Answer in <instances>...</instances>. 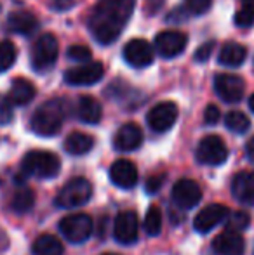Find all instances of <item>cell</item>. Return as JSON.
I'll list each match as a JSON object with an SVG mask.
<instances>
[{"instance_id": "cell-17", "label": "cell", "mask_w": 254, "mask_h": 255, "mask_svg": "<svg viewBox=\"0 0 254 255\" xmlns=\"http://www.w3.org/2000/svg\"><path fill=\"white\" fill-rule=\"evenodd\" d=\"M110 179L115 186L122 189H131L138 182V168L129 160H117L110 167Z\"/></svg>"}, {"instance_id": "cell-26", "label": "cell", "mask_w": 254, "mask_h": 255, "mask_svg": "<svg viewBox=\"0 0 254 255\" xmlns=\"http://www.w3.org/2000/svg\"><path fill=\"white\" fill-rule=\"evenodd\" d=\"M33 203H35V193L31 191L30 188H21L14 193L10 207H12V210L17 212V214H24V212L31 210Z\"/></svg>"}, {"instance_id": "cell-18", "label": "cell", "mask_w": 254, "mask_h": 255, "mask_svg": "<svg viewBox=\"0 0 254 255\" xmlns=\"http://www.w3.org/2000/svg\"><path fill=\"white\" fill-rule=\"evenodd\" d=\"M143 142V132L136 124H126L117 130L113 146L119 151H134L141 146Z\"/></svg>"}, {"instance_id": "cell-11", "label": "cell", "mask_w": 254, "mask_h": 255, "mask_svg": "<svg viewBox=\"0 0 254 255\" xmlns=\"http://www.w3.org/2000/svg\"><path fill=\"white\" fill-rule=\"evenodd\" d=\"M185 47H187V35L178 30H166L155 37V51L166 59L180 56Z\"/></svg>"}, {"instance_id": "cell-23", "label": "cell", "mask_w": 254, "mask_h": 255, "mask_svg": "<svg viewBox=\"0 0 254 255\" xmlns=\"http://www.w3.org/2000/svg\"><path fill=\"white\" fill-rule=\"evenodd\" d=\"M246 56H248V49L244 45L237 44V42H228L223 49L220 51V64L228 68H239L242 63L246 61Z\"/></svg>"}, {"instance_id": "cell-29", "label": "cell", "mask_w": 254, "mask_h": 255, "mask_svg": "<svg viewBox=\"0 0 254 255\" xmlns=\"http://www.w3.org/2000/svg\"><path fill=\"white\" fill-rule=\"evenodd\" d=\"M16 45L9 40H3L0 42V73L7 71L14 63H16Z\"/></svg>"}, {"instance_id": "cell-3", "label": "cell", "mask_w": 254, "mask_h": 255, "mask_svg": "<svg viewBox=\"0 0 254 255\" xmlns=\"http://www.w3.org/2000/svg\"><path fill=\"white\" fill-rule=\"evenodd\" d=\"M59 158L51 151H30L24 154L21 170L23 175H35L40 179H51L56 177L59 172Z\"/></svg>"}, {"instance_id": "cell-24", "label": "cell", "mask_w": 254, "mask_h": 255, "mask_svg": "<svg viewBox=\"0 0 254 255\" xmlns=\"http://www.w3.org/2000/svg\"><path fill=\"white\" fill-rule=\"evenodd\" d=\"M92 146H94V139L89 134H84V132H71L64 139V149L70 154H75V156L89 153L92 149Z\"/></svg>"}, {"instance_id": "cell-7", "label": "cell", "mask_w": 254, "mask_h": 255, "mask_svg": "<svg viewBox=\"0 0 254 255\" xmlns=\"http://www.w3.org/2000/svg\"><path fill=\"white\" fill-rule=\"evenodd\" d=\"M197 160L204 165H221L228 158V148L218 135H206L197 146Z\"/></svg>"}, {"instance_id": "cell-36", "label": "cell", "mask_w": 254, "mask_h": 255, "mask_svg": "<svg viewBox=\"0 0 254 255\" xmlns=\"http://www.w3.org/2000/svg\"><path fill=\"white\" fill-rule=\"evenodd\" d=\"M218 120H220V110H218V106H214V104H209V106L206 108V111H204V122H206L207 125H214V124H218Z\"/></svg>"}, {"instance_id": "cell-1", "label": "cell", "mask_w": 254, "mask_h": 255, "mask_svg": "<svg viewBox=\"0 0 254 255\" xmlns=\"http://www.w3.org/2000/svg\"><path fill=\"white\" fill-rule=\"evenodd\" d=\"M134 10V0H99L89 16V30L96 42L110 45L120 37Z\"/></svg>"}, {"instance_id": "cell-33", "label": "cell", "mask_w": 254, "mask_h": 255, "mask_svg": "<svg viewBox=\"0 0 254 255\" xmlns=\"http://www.w3.org/2000/svg\"><path fill=\"white\" fill-rule=\"evenodd\" d=\"M14 118L12 113V103L9 101V98H3L0 96V125L10 124Z\"/></svg>"}, {"instance_id": "cell-27", "label": "cell", "mask_w": 254, "mask_h": 255, "mask_svg": "<svg viewBox=\"0 0 254 255\" xmlns=\"http://www.w3.org/2000/svg\"><path fill=\"white\" fill-rule=\"evenodd\" d=\"M235 24L239 28H251L254 24V0H241L235 12Z\"/></svg>"}, {"instance_id": "cell-25", "label": "cell", "mask_w": 254, "mask_h": 255, "mask_svg": "<svg viewBox=\"0 0 254 255\" xmlns=\"http://www.w3.org/2000/svg\"><path fill=\"white\" fill-rule=\"evenodd\" d=\"M31 252H33V255H63L64 247L56 236L42 235L35 240L33 247H31Z\"/></svg>"}, {"instance_id": "cell-19", "label": "cell", "mask_w": 254, "mask_h": 255, "mask_svg": "<svg viewBox=\"0 0 254 255\" xmlns=\"http://www.w3.org/2000/svg\"><path fill=\"white\" fill-rule=\"evenodd\" d=\"M232 193L241 203L254 205V172H239L232 181Z\"/></svg>"}, {"instance_id": "cell-13", "label": "cell", "mask_w": 254, "mask_h": 255, "mask_svg": "<svg viewBox=\"0 0 254 255\" xmlns=\"http://www.w3.org/2000/svg\"><path fill=\"white\" fill-rule=\"evenodd\" d=\"M138 215L131 210L120 212L115 219V226H113V236L119 243L122 245H131L138 240Z\"/></svg>"}, {"instance_id": "cell-41", "label": "cell", "mask_w": 254, "mask_h": 255, "mask_svg": "<svg viewBox=\"0 0 254 255\" xmlns=\"http://www.w3.org/2000/svg\"><path fill=\"white\" fill-rule=\"evenodd\" d=\"M103 255H117V254H103Z\"/></svg>"}, {"instance_id": "cell-9", "label": "cell", "mask_w": 254, "mask_h": 255, "mask_svg": "<svg viewBox=\"0 0 254 255\" xmlns=\"http://www.w3.org/2000/svg\"><path fill=\"white\" fill-rule=\"evenodd\" d=\"M178 106L171 101H164L159 103L148 111V117H146V122H148L150 128L155 132H167L178 120Z\"/></svg>"}, {"instance_id": "cell-31", "label": "cell", "mask_w": 254, "mask_h": 255, "mask_svg": "<svg viewBox=\"0 0 254 255\" xmlns=\"http://www.w3.org/2000/svg\"><path fill=\"white\" fill-rule=\"evenodd\" d=\"M249 224H251V219H249V215L246 214V212H232L230 217H228L227 229L241 233V231H244V229H248Z\"/></svg>"}, {"instance_id": "cell-16", "label": "cell", "mask_w": 254, "mask_h": 255, "mask_svg": "<svg viewBox=\"0 0 254 255\" xmlns=\"http://www.w3.org/2000/svg\"><path fill=\"white\" fill-rule=\"evenodd\" d=\"M213 250L216 255H244L246 243L241 233L237 231H227L220 233L213 242Z\"/></svg>"}, {"instance_id": "cell-2", "label": "cell", "mask_w": 254, "mask_h": 255, "mask_svg": "<svg viewBox=\"0 0 254 255\" xmlns=\"http://www.w3.org/2000/svg\"><path fill=\"white\" fill-rule=\"evenodd\" d=\"M64 115H66V108L61 99H51L35 110L30 122L31 130L42 137H51L59 132L64 122Z\"/></svg>"}, {"instance_id": "cell-30", "label": "cell", "mask_w": 254, "mask_h": 255, "mask_svg": "<svg viewBox=\"0 0 254 255\" xmlns=\"http://www.w3.org/2000/svg\"><path fill=\"white\" fill-rule=\"evenodd\" d=\"M162 229V214L159 207H150L145 215V231L150 236H157Z\"/></svg>"}, {"instance_id": "cell-40", "label": "cell", "mask_w": 254, "mask_h": 255, "mask_svg": "<svg viewBox=\"0 0 254 255\" xmlns=\"http://www.w3.org/2000/svg\"><path fill=\"white\" fill-rule=\"evenodd\" d=\"M249 108H251V111L254 113V94L251 96V99H249Z\"/></svg>"}, {"instance_id": "cell-35", "label": "cell", "mask_w": 254, "mask_h": 255, "mask_svg": "<svg viewBox=\"0 0 254 255\" xmlns=\"http://www.w3.org/2000/svg\"><path fill=\"white\" fill-rule=\"evenodd\" d=\"M213 49H214V42H206L202 47L197 49V52H195V61H197V63H206V61L211 57Z\"/></svg>"}, {"instance_id": "cell-15", "label": "cell", "mask_w": 254, "mask_h": 255, "mask_svg": "<svg viewBox=\"0 0 254 255\" xmlns=\"http://www.w3.org/2000/svg\"><path fill=\"white\" fill-rule=\"evenodd\" d=\"M228 215V208L221 203H211L204 207L193 219V228L199 233H209Z\"/></svg>"}, {"instance_id": "cell-5", "label": "cell", "mask_w": 254, "mask_h": 255, "mask_svg": "<svg viewBox=\"0 0 254 255\" xmlns=\"http://www.w3.org/2000/svg\"><path fill=\"white\" fill-rule=\"evenodd\" d=\"M92 196V184L84 177L71 179L59 189L56 196V205L61 208H75L87 203Z\"/></svg>"}, {"instance_id": "cell-32", "label": "cell", "mask_w": 254, "mask_h": 255, "mask_svg": "<svg viewBox=\"0 0 254 255\" xmlns=\"http://www.w3.org/2000/svg\"><path fill=\"white\" fill-rule=\"evenodd\" d=\"M68 57L73 61H80V63H87L91 61V49L85 45H71L68 49Z\"/></svg>"}, {"instance_id": "cell-21", "label": "cell", "mask_w": 254, "mask_h": 255, "mask_svg": "<svg viewBox=\"0 0 254 255\" xmlns=\"http://www.w3.org/2000/svg\"><path fill=\"white\" fill-rule=\"evenodd\" d=\"M35 94H37V91H35V85L30 80H26V78H14L7 98L16 106H24V104H28L35 98Z\"/></svg>"}, {"instance_id": "cell-34", "label": "cell", "mask_w": 254, "mask_h": 255, "mask_svg": "<svg viewBox=\"0 0 254 255\" xmlns=\"http://www.w3.org/2000/svg\"><path fill=\"white\" fill-rule=\"evenodd\" d=\"M213 0H185V5L192 14H204L211 9Z\"/></svg>"}, {"instance_id": "cell-20", "label": "cell", "mask_w": 254, "mask_h": 255, "mask_svg": "<svg viewBox=\"0 0 254 255\" xmlns=\"http://www.w3.org/2000/svg\"><path fill=\"white\" fill-rule=\"evenodd\" d=\"M5 26L9 31L19 35H31L38 28V19L31 12L26 10H16V12H10L9 17L5 21Z\"/></svg>"}, {"instance_id": "cell-4", "label": "cell", "mask_w": 254, "mask_h": 255, "mask_svg": "<svg viewBox=\"0 0 254 255\" xmlns=\"http://www.w3.org/2000/svg\"><path fill=\"white\" fill-rule=\"evenodd\" d=\"M58 54V38L51 33H44L42 37L37 38V42L33 44V49H31V66L38 73H44V71L51 70L56 64Z\"/></svg>"}, {"instance_id": "cell-28", "label": "cell", "mask_w": 254, "mask_h": 255, "mask_svg": "<svg viewBox=\"0 0 254 255\" xmlns=\"http://www.w3.org/2000/svg\"><path fill=\"white\" fill-rule=\"evenodd\" d=\"M225 125H227L228 130L235 132V134H244L251 127V122L242 111H230L225 118Z\"/></svg>"}, {"instance_id": "cell-38", "label": "cell", "mask_w": 254, "mask_h": 255, "mask_svg": "<svg viewBox=\"0 0 254 255\" xmlns=\"http://www.w3.org/2000/svg\"><path fill=\"white\" fill-rule=\"evenodd\" d=\"M73 3H75L73 0H54L52 7H54L56 10H66V9H70Z\"/></svg>"}, {"instance_id": "cell-6", "label": "cell", "mask_w": 254, "mask_h": 255, "mask_svg": "<svg viewBox=\"0 0 254 255\" xmlns=\"http://www.w3.org/2000/svg\"><path fill=\"white\" fill-rule=\"evenodd\" d=\"M59 231L71 243H84L92 235V219L87 214H71L61 219Z\"/></svg>"}, {"instance_id": "cell-14", "label": "cell", "mask_w": 254, "mask_h": 255, "mask_svg": "<svg viewBox=\"0 0 254 255\" xmlns=\"http://www.w3.org/2000/svg\"><path fill=\"white\" fill-rule=\"evenodd\" d=\"M173 200L181 208H193L202 200V189L192 179H181L173 188Z\"/></svg>"}, {"instance_id": "cell-8", "label": "cell", "mask_w": 254, "mask_h": 255, "mask_svg": "<svg viewBox=\"0 0 254 255\" xmlns=\"http://www.w3.org/2000/svg\"><path fill=\"white\" fill-rule=\"evenodd\" d=\"M103 75H105V68L101 63L87 61L80 66L70 68L64 73V82L73 87H85V85H94L96 82H99Z\"/></svg>"}, {"instance_id": "cell-12", "label": "cell", "mask_w": 254, "mask_h": 255, "mask_svg": "<svg viewBox=\"0 0 254 255\" xmlns=\"http://www.w3.org/2000/svg\"><path fill=\"white\" fill-rule=\"evenodd\" d=\"M124 59L132 68H146L153 63V47L143 38H132L124 47Z\"/></svg>"}, {"instance_id": "cell-10", "label": "cell", "mask_w": 254, "mask_h": 255, "mask_svg": "<svg viewBox=\"0 0 254 255\" xmlns=\"http://www.w3.org/2000/svg\"><path fill=\"white\" fill-rule=\"evenodd\" d=\"M214 91H216L218 98L225 103H239L244 96L246 85L244 80L237 75L230 73H221L214 80Z\"/></svg>"}, {"instance_id": "cell-22", "label": "cell", "mask_w": 254, "mask_h": 255, "mask_svg": "<svg viewBox=\"0 0 254 255\" xmlns=\"http://www.w3.org/2000/svg\"><path fill=\"white\" fill-rule=\"evenodd\" d=\"M77 117L84 124H98L101 120V104L92 96H82L77 101Z\"/></svg>"}, {"instance_id": "cell-39", "label": "cell", "mask_w": 254, "mask_h": 255, "mask_svg": "<svg viewBox=\"0 0 254 255\" xmlns=\"http://www.w3.org/2000/svg\"><path fill=\"white\" fill-rule=\"evenodd\" d=\"M246 151H248V156L254 160V135L248 141V144H246Z\"/></svg>"}, {"instance_id": "cell-37", "label": "cell", "mask_w": 254, "mask_h": 255, "mask_svg": "<svg viewBox=\"0 0 254 255\" xmlns=\"http://www.w3.org/2000/svg\"><path fill=\"white\" fill-rule=\"evenodd\" d=\"M162 184H164V175H152L148 179V182H146V189H148V193H157Z\"/></svg>"}]
</instances>
